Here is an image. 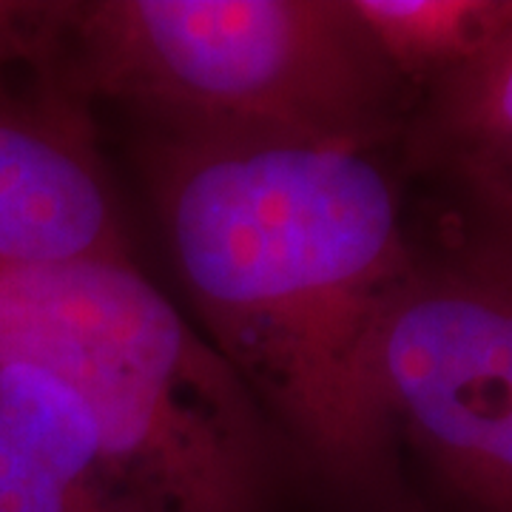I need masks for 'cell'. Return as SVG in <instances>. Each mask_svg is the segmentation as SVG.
I'll return each instance as SVG.
<instances>
[{"mask_svg":"<svg viewBox=\"0 0 512 512\" xmlns=\"http://www.w3.org/2000/svg\"><path fill=\"white\" fill-rule=\"evenodd\" d=\"M131 157L188 316L248 387L328 512H424L370 382L413 274L384 151L131 131Z\"/></svg>","mask_w":512,"mask_h":512,"instance_id":"obj_1","label":"cell"},{"mask_svg":"<svg viewBox=\"0 0 512 512\" xmlns=\"http://www.w3.org/2000/svg\"><path fill=\"white\" fill-rule=\"evenodd\" d=\"M43 72L160 137L384 151L413 109L350 0H63Z\"/></svg>","mask_w":512,"mask_h":512,"instance_id":"obj_2","label":"cell"},{"mask_svg":"<svg viewBox=\"0 0 512 512\" xmlns=\"http://www.w3.org/2000/svg\"><path fill=\"white\" fill-rule=\"evenodd\" d=\"M0 362L66 382L143 512H276L291 458L137 259L0 271Z\"/></svg>","mask_w":512,"mask_h":512,"instance_id":"obj_3","label":"cell"},{"mask_svg":"<svg viewBox=\"0 0 512 512\" xmlns=\"http://www.w3.org/2000/svg\"><path fill=\"white\" fill-rule=\"evenodd\" d=\"M370 382L450 512H512V245L467 234L390 299Z\"/></svg>","mask_w":512,"mask_h":512,"instance_id":"obj_4","label":"cell"},{"mask_svg":"<svg viewBox=\"0 0 512 512\" xmlns=\"http://www.w3.org/2000/svg\"><path fill=\"white\" fill-rule=\"evenodd\" d=\"M137 259L97 111L49 72L0 86V271Z\"/></svg>","mask_w":512,"mask_h":512,"instance_id":"obj_5","label":"cell"},{"mask_svg":"<svg viewBox=\"0 0 512 512\" xmlns=\"http://www.w3.org/2000/svg\"><path fill=\"white\" fill-rule=\"evenodd\" d=\"M404 165L453 188L467 228L512 245V29L433 86L404 123Z\"/></svg>","mask_w":512,"mask_h":512,"instance_id":"obj_6","label":"cell"},{"mask_svg":"<svg viewBox=\"0 0 512 512\" xmlns=\"http://www.w3.org/2000/svg\"><path fill=\"white\" fill-rule=\"evenodd\" d=\"M384 63L413 94L464 72L512 29V0H350Z\"/></svg>","mask_w":512,"mask_h":512,"instance_id":"obj_7","label":"cell"},{"mask_svg":"<svg viewBox=\"0 0 512 512\" xmlns=\"http://www.w3.org/2000/svg\"><path fill=\"white\" fill-rule=\"evenodd\" d=\"M0 512H109L43 467L0 427Z\"/></svg>","mask_w":512,"mask_h":512,"instance_id":"obj_8","label":"cell"},{"mask_svg":"<svg viewBox=\"0 0 512 512\" xmlns=\"http://www.w3.org/2000/svg\"><path fill=\"white\" fill-rule=\"evenodd\" d=\"M63 0H0V86L40 72L52 55Z\"/></svg>","mask_w":512,"mask_h":512,"instance_id":"obj_9","label":"cell"}]
</instances>
